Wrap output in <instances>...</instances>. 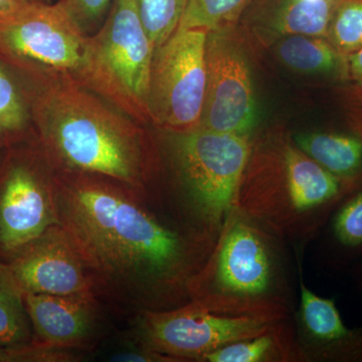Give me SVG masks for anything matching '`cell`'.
I'll return each mask as SVG.
<instances>
[{
	"instance_id": "1",
	"label": "cell",
	"mask_w": 362,
	"mask_h": 362,
	"mask_svg": "<svg viewBox=\"0 0 362 362\" xmlns=\"http://www.w3.org/2000/svg\"><path fill=\"white\" fill-rule=\"evenodd\" d=\"M71 175L54 180L59 225L97 290L145 303L185 281L188 247L182 237L149 213L130 188Z\"/></svg>"
},
{
	"instance_id": "2",
	"label": "cell",
	"mask_w": 362,
	"mask_h": 362,
	"mask_svg": "<svg viewBox=\"0 0 362 362\" xmlns=\"http://www.w3.org/2000/svg\"><path fill=\"white\" fill-rule=\"evenodd\" d=\"M109 104L74 81H49L35 106L42 146L69 173L138 189L149 173L148 144L136 121Z\"/></svg>"
},
{
	"instance_id": "3",
	"label": "cell",
	"mask_w": 362,
	"mask_h": 362,
	"mask_svg": "<svg viewBox=\"0 0 362 362\" xmlns=\"http://www.w3.org/2000/svg\"><path fill=\"white\" fill-rule=\"evenodd\" d=\"M356 185L340 180L306 156L283 130L252 143L235 211L279 230L329 220Z\"/></svg>"
},
{
	"instance_id": "4",
	"label": "cell",
	"mask_w": 362,
	"mask_h": 362,
	"mask_svg": "<svg viewBox=\"0 0 362 362\" xmlns=\"http://www.w3.org/2000/svg\"><path fill=\"white\" fill-rule=\"evenodd\" d=\"M154 51L136 0H115L104 25L87 37L75 82L136 122L147 123Z\"/></svg>"
},
{
	"instance_id": "5",
	"label": "cell",
	"mask_w": 362,
	"mask_h": 362,
	"mask_svg": "<svg viewBox=\"0 0 362 362\" xmlns=\"http://www.w3.org/2000/svg\"><path fill=\"white\" fill-rule=\"evenodd\" d=\"M282 304L259 309L223 308L195 299L175 310L143 312L142 330L149 349L170 358H204L230 343L275 329Z\"/></svg>"
},
{
	"instance_id": "6",
	"label": "cell",
	"mask_w": 362,
	"mask_h": 362,
	"mask_svg": "<svg viewBox=\"0 0 362 362\" xmlns=\"http://www.w3.org/2000/svg\"><path fill=\"white\" fill-rule=\"evenodd\" d=\"M225 223L213 258L190 283L195 299L233 309H258L279 303L270 299L274 280L272 254L264 235L247 221Z\"/></svg>"
},
{
	"instance_id": "7",
	"label": "cell",
	"mask_w": 362,
	"mask_h": 362,
	"mask_svg": "<svg viewBox=\"0 0 362 362\" xmlns=\"http://www.w3.org/2000/svg\"><path fill=\"white\" fill-rule=\"evenodd\" d=\"M87 37L62 1L45 4L32 0L0 16V52L49 81L75 82Z\"/></svg>"
},
{
	"instance_id": "8",
	"label": "cell",
	"mask_w": 362,
	"mask_h": 362,
	"mask_svg": "<svg viewBox=\"0 0 362 362\" xmlns=\"http://www.w3.org/2000/svg\"><path fill=\"white\" fill-rule=\"evenodd\" d=\"M252 141L249 134L199 127L175 134L176 161L197 209L220 226L235 209Z\"/></svg>"
},
{
	"instance_id": "9",
	"label": "cell",
	"mask_w": 362,
	"mask_h": 362,
	"mask_svg": "<svg viewBox=\"0 0 362 362\" xmlns=\"http://www.w3.org/2000/svg\"><path fill=\"white\" fill-rule=\"evenodd\" d=\"M204 28L176 30L154 51L150 73V121L173 133L201 126L206 85Z\"/></svg>"
},
{
	"instance_id": "10",
	"label": "cell",
	"mask_w": 362,
	"mask_h": 362,
	"mask_svg": "<svg viewBox=\"0 0 362 362\" xmlns=\"http://www.w3.org/2000/svg\"><path fill=\"white\" fill-rule=\"evenodd\" d=\"M206 62V95L199 127L249 134L257 121V102L240 33H207Z\"/></svg>"
},
{
	"instance_id": "11",
	"label": "cell",
	"mask_w": 362,
	"mask_h": 362,
	"mask_svg": "<svg viewBox=\"0 0 362 362\" xmlns=\"http://www.w3.org/2000/svg\"><path fill=\"white\" fill-rule=\"evenodd\" d=\"M56 225L54 180L30 162L11 161L0 175V256L11 261Z\"/></svg>"
},
{
	"instance_id": "12",
	"label": "cell",
	"mask_w": 362,
	"mask_h": 362,
	"mask_svg": "<svg viewBox=\"0 0 362 362\" xmlns=\"http://www.w3.org/2000/svg\"><path fill=\"white\" fill-rule=\"evenodd\" d=\"M8 264L25 293L96 295L89 268L61 225L47 228Z\"/></svg>"
},
{
	"instance_id": "13",
	"label": "cell",
	"mask_w": 362,
	"mask_h": 362,
	"mask_svg": "<svg viewBox=\"0 0 362 362\" xmlns=\"http://www.w3.org/2000/svg\"><path fill=\"white\" fill-rule=\"evenodd\" d=\"M35 342L62 349L87 346L96 330V295L25 293Z\"/></svg>"
},
{
	"instance_id": "14",
	"label": "cell",
	"mask_w": 362,
	"mask_h": 362,
	"mask_svg": "<svg viewBox=\"0 0 362 362\" xmlns=\"http://www.w3.org/2000/svg\"><path fill=\"white\" fill-rule=\"evenodd\" d=\"M337 0H252L245 13L243 35L261 47L288 35L326 37Z\"/></svg>"
},
{
	"instance_id": "15",
	"label": "cell",
	"mask_w": 362,
	"mask_h": 362,
	"mask_svg": "<svg viewBox=\"0 0 362 362\" xmlns=\"http://www.w3.org/2000/svg\"><path fill=\"white\" fill-rule=\"evenodd\" d=\"M293 141L306 156L340 180L362 182V135L356 131L300 133Z\"/></svg>"
},
{
	"instance_id": "16",
	"label": "cell",
	"mask_w": 362,
	"mask_h": 362,
	"mask_svg": "<svg viewBox=\"0 0 362 362\" xmlns=\"http://www.w3.org/2000/svg\"><path fill=\"white\" fill-rule=\"evenodd\" d=\"M279 61L298 73L332 76L344 80L346 57L337 51L326 37L288 35L274 44Z\"/></svg>"
},
{
	"instance_id": "17",
	"label": "cell",
	"mask_w": 362,
	"mask_h": 362,
	"mask_svg": "<svg viewBox=\"0 0 362 362\" xmlns=\"http://www.w3.org/2000/svg\"><path fill=\"white\" fill-rule=\"evenodd\" d=\"M25 291L11 266L0 259V346L18 349L35 343Z\"/></svg>"
},
{
	"instance_id": "18",
	"label": "cell",
	"mask_w": 362,
	"mask_h": 362,
	"mask_svg": "<svg viewBox=\"0 0 362 362\" xmlns=\"http://www.w3.org/2000/svg\"><path fill=\"white\" fill-rule=\"evenodd\" d=\"M333 249L341 262L362 255V182L335 207L330 218Z\"/></svg>"
},
{
	"instance_id": "19",
	"label": "cell",
	"mask_w": 362,
	"mask_h": 362,
	"mask_svg": "<svg viewBox=\"0 0 362 362\" xmlns=\"http://www.w3.org/2000/svg\"><path fill=\"white\" fill-rule=\"evenodd\" d=\"M252 0H188L177 30L204 28L207 32L237 30Z\"/></svg>"
},
{
	"instance_id": "20",
	"label": "cell",
	"mask_w": 362,
	"mask_h": 362,
	"mask_svg": "<svg viewBox=\"0 0 362 362\" xmlns=\"http://www.w3.org/2000/svg\"><path fill=\"white\" fill-rule=\"evenodd\" d=\"M301 288V312L303 322L312 337L322 344L323 349L341 341L349 334L333 300L318 296L304 283Z\"/></svg>"
},
{
	"instance_id": "21",
	"label": "cell",
	"mask_w": 362,
	"mask_h": 362,
	"mask_svg": "<svg viewBox=\"0 0 362 362\" xmlns=\"http://www.w3.org/2000/svg\"><path fill=\"white\" fill-rule=\"evenodd\" d=\"M282 331L275 329L259 337L230 343L209 352L202 361L211 362H259L284 357Z\"/></svg>"
},
{
	"instance_id": "22",
	"label": "cell",
	"mask_w": 362,
	"mask_h": 362,
	"mask_svg": "<svg viewBox=\"0 0 362 362\" xmlns=\"http://www.w3.org/2000/svg\"><path fill=\"white\" fill-rule=\"evenodd\" d=\"M188 0H136L143 28L154 49L177 30Z\"/></svg>"
},
{
	"instance_id": "23",
	"label": "cell",
	"mask_w": 362,
	"mask_h": 362,
	"mask_svg": "<svg viewBox=\"0 0 362 362\" xmlns=\"http://www.w3.org/2000/svg\"><path fill=\"white\" fill-rule=\"evenodd\" d=\"M326 40L343 56L362 49V0H337Z\"/></svg>"
},
{
	"instance_id": "24",
	"label": "cell",
	"mask_w": 362,
	"mask_h": 362,
	"mask_svg": "<svg viewBox=\"0 0 362 362\" xmlns=\"http://www.w3.org/2000/svg\"><path fill=\"white\" fill-rule=\"evenodd\" d=\"M342 98L346 108L350 129H362V49L346 57Z\"/></svg>"
},
{
	"instance_id": "25",
	"label": "cell",
	"mask_w": 362,
	"mask_h": 362,
	"mask_svg": "<svg viewBox=\"0 0 362 362\" xmlns=\"http://www.w3.org/2000/svg\"><path fill=\"white\" fill-rule=\"evenodd\" d=\"M26 111L8 76L0 68V133L16 134L25 128Z\"/></svg>"
},
{
	"instance_id": "26",
	"label": "cell",
	"mask_w": 362,
	"mask_h": 362,
	"mask_svg": "<svg viewBox=\"0 0 362 362\" xmlns=\"http://www.w3.org/2000/svg\"><path fill=\"white\" fill-rule=\"evenodd\" d=\"M85 33L103 16L111 0H61Z\"/></svg>"
},
{
	"instance_id": "27",
	"label": "cell",
	"mask_w": 362,
	"mask_h": 362,
	"mask_svg": "<svg viewBox=\"0 0 362 362\" xmlns=\"http://www.w3.org/2000/svg\"><path fill=\"white\" fill-rule=\"evenodd\" d=\"M111 361L117 362H154V361H173L170 357L163 356L156 350H130L123 351L111 356Z\"/></svg>"
},
{
	"instance_id": "28",
	"label": "cell",
	"mask_w": 362,
	"mask_h": 362,
	"mask_svg": "<svg viewBox=\"0 0 362 362\" xmlns=\"http://www.w3.org/2000/svg\"><path fill=\"white\" fill-rule=\"evenodd\" d=\"M0 362H25V349H6L0 346Z\"/></svg>"
},
{
	"instance_id": "29",
	"label": "cell",
	"mask_w": 362,
	"mask_h": 362,
	"mask_svg": "<svg viewBox=\"0 0 362 362\" xmlns=\"http://www.w3.org/2000/svg\"><path fill=\"white\" fill-rule=\"evenodd\" d=\"M32 0H0V16L13 13Z\"/></svg>"
},
{
	"instance_id": "30",
	"label": "cell",
	"mask_w": 362,
	"mask_h": 362,
	"mask_svg": "<svg viewBox=\"0 0 362 362\" xmlns=\"http://www.w3.org/2000/svg\"><path fill=\"white\" fill-rule=\"evenodd\" d=\"M357 133H359V134H361L362 135V129L359 130V131H357Z\"/></svg>"
},
{
	"instance_id": "31",
	"label": "cell",
	"mask_w": 362,
	"mask_h": 362,
	"mask_svg": "<svg viewBox=\"0 0 362 362\" xmlns=\"http://www.w3.org/2000/svg\"><path fill=\"white\" fill-rule=\"evenodd\" d=\"M361 281H362V272H361Z\"/></svg>"
}]
</instances>
